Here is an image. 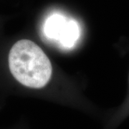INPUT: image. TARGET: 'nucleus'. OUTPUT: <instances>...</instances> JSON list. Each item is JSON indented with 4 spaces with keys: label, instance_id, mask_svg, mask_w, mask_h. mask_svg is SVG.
I'll use <instances>...</instances> for the list:
<instances>
[{
    "label": "nucleus",
    "instance_id": "3",
    "mask_svg": "<svg viewBox=\"0 0 129 129\" xmlns=\"http://www.w3.org/2000/svg\"><path fill=\"white\" fill-rule=\"evenodd\" d=\"M79 36L80 30L78 24L73 20H68L66 29L60 38V42L64 47L70 48L75 45Z\"/></svg>",
    "mask_w": 129,
    "mask_h": 129
},
{
    "label": "nucleus",
    "instance_id": "2",
    "mask_svg": "<svg viewBox=\"0 0 129 129\" xmlns=\"http://www.w3.org/2000/svg\"><path fill=\"white\" fill-rule=\"evenodd\" d=\"M68 20L60 14H54L47 19L45 32L48 38L60 41L66 29Z\"/></svg>",
    "mask_w": 129,
    "mask_h": 129
},
{
    "label": "nucleus",
    "instance_id": "1",
    "mask_svg": "<svg viewBox=\"0 0 129 129\" xmlns=\"http://www.w3.org/2000/svg\"><path fill=\"white\" fill-rule=\"evenodd\" d=\"M9 67L14 78L29 88L44 87L52 75L49 58L40 47L29 40L17 42L11 48Z\"/></svg>",
    "mask_w": 129,
    "mask_h": 129
}]
</instances>
